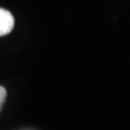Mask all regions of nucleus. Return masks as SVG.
Listing matches in <instances>:
<instances>
[{
  "label": "nucleus",
  "mask_w": 130,
  "mask_h": 130,
  "mask_svg": "<svg viewBox=\"0 0 130 130\" xmlns=\"http://www.w3.org/2000/svg\"><path fill=\"white\" fill-rule=\"evenodd\" d=\"M14 25V18L12 13L0 7V36H5L12 31Z\"/></svg>",
  "instance_id": "obj_1"
},
{
  "label": "nucleus",
  "mask_w": 130,
  "mask_h": 130,
  "mask_svg": "<svg viewBox=\"0 0 130 130\" xmlns=\"http://www.w3.org/2000/svg\"><path fill=\"white\" fill-rule=\"evenodd\" d=\"M6 89L3 87V86H0V111H1V107L4 105V101L5 99H6Z\"/></svg>",
  "instance_id": "obj_2"
}]
</instances>
